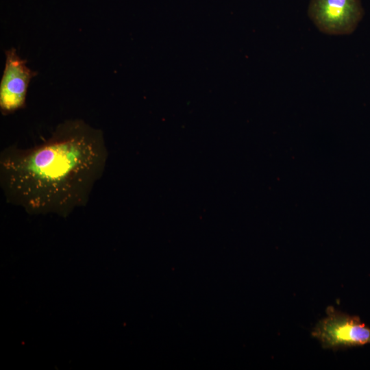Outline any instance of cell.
<instances>
[{
    "instance_id": "cell-1",
    "label": "cell",
    "mask_w": 370,
    "mask_h": 370,
    "mask_svg": "<svg viewBox=\"0 0 370 370\" xmlns=\"http://www.w3.org/2000/svg\"><path fill=\"white\" fill-rule=\"evenodd\" d=\"M108 157L101 130L82 120H67L41 144L3 149L1 188L7 202L30 214L66 216L88 202Z\"/></svg>"
},
{
    "instance_id": "cell-4",
    "label": "cell",
    "mask_w": 370,
    "mask_h": 370,
    "mask_svg": "<svg viewBox=\"0 0 370 370\" xmlns=\"http://www.w3.org/2000/svg\"><path fill=\"white\" fill-rule=\"evenodd\" d=\"M5 64L0 83V110L8 115L25 107L27 88L37 73L27 66L15 48L6 50Z\"/></svg>"
},
{
    "instance_id": "cell-3",
    "label": "cell",
    "mask_w": 370,
    "mask_h": 370,
    "mask_svg": "<svg viewBox=\"0 0 370 370\" xmlns=\"http://www.w3.org/2000/svg\"><path fill=\"white\" fill-rule=\"evenodd\" d=\"M308 13L321 32L343 35L355 30L363 9L360 0H310Z\"/></svg>"
},
{
    "instance_id": "cell-2",
    "label": "cell",
    "mask_w": 370,
    "mask_h": 370,
    "mask_svg": "<svg viewBox=\"0 0 370 370\" xmlns=\"http://www.w3.org/2000/svg\"><path fill=\"white\" fill-rule=\"evenodd\" d=\"M312 336L324 349H338L362 346L370 343V328L357 316L349 315L329 306L326 316L313 328Z\"/></svg>"
}]
</instances>
